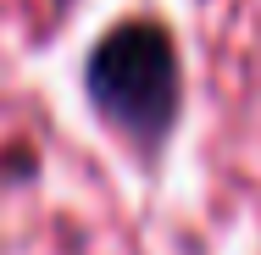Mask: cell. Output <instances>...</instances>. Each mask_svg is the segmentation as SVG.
Masks as SVG:
<instances>
[{"mask_svg":"<svg viewBox=\"0 0 261 255\" xmlns=\"http://www.w3.org/2000/svg\"><path fill=\"white\" fill-rule=\"evenodd\" d=\"M89 100L128 139H161L184 105V61L172 34L150 17L117 22L89 55Z\"/></svg>","mask_w":261,"mask_h":255,"instance_id":"6da1fadb","label":"cell"}]
</instances>
